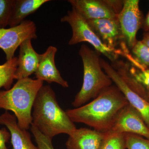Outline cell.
I'll return each instance as SVG.
<instances>
[{
    "label": "cell",
    "instance_id": "22",
    "mask_svg": "<svg viewBox=\"0 0 149 149\" xmlns=\"http://www.w3.org/2000/svg\"><path fill=\"white\" fill-rule=\"evenodd\" d=\"M14 0H0V29L8 25Z\"/></svg>",
    "mask_w": 149,
    "mask_h": 149
},
{
    "label": "cell",
    "instance_id": "12",
    "mask_svg": "<svg viewBox=\"0 0 149 149\" xmlns=\"http://www.w3.org/2000/svg\"><path fill=\"white\" fill-rule=\"evenodd\" d=\"M57 49L49 46L40 56V62L35 74L37 79L49 83H55L64 88L69 87L68 83L61 75L55 63V56Z\"/></svg>",
    "mask_w": 149,
    "mask_h": 149
},
{
    "label": "cell",
    "instance_id": "10",
    "mask_svg": "<svg viewBox=\"0 0 149 149\" xmlns=\"http://www.w3.org/2000/svg\"><path fill=\"white\" fill-rule=\"evenodd\" d=\"M100 63L104 71L121 91L129 104L139 112L149 128V102L131 90L108 62L100 58Z\"/></svg>",
    "mask_w": 149,
    "mask_h": 149
},
{
    "label": "cell",
    "instance_id": "1",
    "mask_svg": "<svg viewBox=\"0 0 149 149\" xmlns=\"http://www.w3.org/2000/svg\"><path fill=\"white\" fill-rule=\"evenodd\" d=\"M128 104L119 89L112 85L93 101L66 112L73 123H84L104 133L111 130L119 113Z\"/></svg>",
    "mask_w": 149,
    "mask_h": 149
},
{
    "label": "cell",
    "instance_id": "18",
    "mask_svg": "<svg viewBox=\"0 0 149 149\" xmlns=\"http://www.w3.org/2000/svg\"><path fill=\"white\" fill-rule=\"evenodd\" d=\"M17 66V57H14L0 65V89H10L15 80V74Z\"/></svg>",
    "mask_w": 149,
    "mask_h": 149
},
{
    "label": "cell",
    "instance_id": "23",
    "mask_svg": "<svg viewBox=\"0 0 149 149\" xmlns=\"http://www.w3.org/2000/svg\"><path fill=\"white\" fill-rule=\"evenodd\" d=\"M30 130L35 137L39 149H54L52 144V139L47 137L37 129L33 125L31 124Z\"/></svg>",
    "mask_w": 149,
    "mask_h": 149
},
{
    "label": "cell",
    "instance_id": "15",
    "mask_svg": "<svg viewBox=\"0 0 149 149\" xmlns=\"http://www.w3.org/2000/svg\"><path fill=\"white\" fill-rule=\"evenodd\" d=\"M0 125H5L8 129L13 149H39L32 143L29 132L19 126L14 114L6 111L0 115Z\"/></svg>",
    "mask_w": 149,
    "mask_h": 149
},
{
    "label": "cell",
    "instance_id": "25",
    "mask_svg": "<svg viewBox=\"0 0 149 149\" xmlns=\"http://www.w3.org/2000/svg\"><path fill=\"white\" fill-rule=\"evenodd\" d=\"M10 138V133L5 128L0 129V149H8L6 143Z\"/></svg>",
    "mask_w": 149,
    "mask_h": 149
},
{
    "label": "cell",
    "instance_id": "24",
    "mask_svg": "<svg viewBox=\"0 0 149 149\" xmlns=\"http://www.w3.org/2000/svg\"><path fill=\"white\" fill-rule=\"evenodd\" d=\"M107 3L108 4L112 10L116 15L120 13L122 10L124 4V1L120 0H105Z\"/></svg>",
    "mask_w": 149,
    "mask_h": 149
},
{
    "label": "cell",
    "instance_id": "21",
    "mask_svg": "<svg viewBox=\"0 0 149 149\" xmlns=\"http://www.w3.org/2000/svg\"><path fill=\"white\" fill-rule=\"evenodd\" d=\"M126 149H149V139L131 133H126Z\"/></svg>",
    "mask_w": 149,
    "mask_h": 149
},
{
    "label": "cell",
    "instance_id": "14",
    "mask_svg": "<svg viewBox=\"0 0 149 149\" xmlns=\"http://www.w3.org/2000/svg\"><path fill=\"white\" fill-rule=\"evenodd\" d=\"M40 56L32 47L31 40H25L19 46L15 80L27 78L35 73L40 62Z\"/></svg>",
    "mask_w": 149,
    "mask_h": 149
},
{
    "label": "cell",
    "instance_id": "20",
    "mask_svg": "<svg viewBox=\"0 0 149 149\" xmlns=\"http://www.w3.org/2000/svg\"><path fill=\"white\" fill-rule=\"evenodd\" d=\"M134 58L144 69H149V49L141 41H138L131 49Z\"/></svg>",
    "mask_w": 149,
    "mask_h": 149
},
{
    "label": "cell",
    "instance_id": "9",
    "mask_svg": "<svg viewBox=\"0 0 149 149\" xmlns=\"http://www.w3.org/2000/svg\"><path fill=\"white\" fill-rule=\"evenodd\" d=\"M111 65L131 90L149 102V69H139L127 61L118 60Z\"/></svg>",
    "mask_w": 149,
    "mask_h": 149
},
{
    "label": "cell",
    "instance_id": "5",
    "mask_svg": "<svg viewBox=\"0 0 149 149\" xmlns=\"http://www.w3.org/2000/svg\"><path fill=\"white\" fill-rule=\"evenodd\" d=\"M61 21L67 22L72 29V36L68 42L69 45H74L82 42L89 43L96 51L106 57L111 63L118 60L120 56H122L121 54L106 47L86 20L74 8L68 11L67 14L62 17Z\"/></svg>",
    "mask_w": 149,
    "mask_h": 149
},
{
    "label": "cell",
    "instance_id": "11",
    "mask_svg": "<svg viewBox=\"0 0 149 149\" xmlns=\"http://www.w3.org/2000/svg\"><path fill=\"white\" fill-rule=\"evenodd\" d=\"M109 131L133 133L149 139V127L139 112L129 104L119 113Z\"/></svg>",
    "mask_w": 149,
    "mask_h": 149
},
{
    "label": "cell",
    "instance_id": "27",
    "mask_svg": "<svg viewBox=\"0 0 149 149\" xmlns=\"http://www.w3.org/2000/svg\"><path fill=\"white\" fill-rule=\"evenodd\" d=\"M141 41L149 49V32L144 33L143 40Z\"/></svg>",
    "mask_w": 149,
    "mask_h": 149
},
{
    "label": "cell",
    "instance_id": "16",
    "mask_svg": "<svg viewBox=\"0 0 149 149\" xmlns=\"http://www.w3.org/2000/svg\"><path fill=\"white\" fill-rule=\"evenodd\" d=\"M104 133L85 128L76 129L65 143L67 149H99Z\"/></svg>",
    "mask_w": 149,
    "mask_h": 149
},
{
    "label": "cell",
    "instance_id": "6",
    "mask_svg": "<svg viewBox=\"0 0 149 149\" xmlns=\"http://www.w3.org/2000/svg\"><path fill=\"white\" fill-rule=\"evenodd\" d=\"M106 47L121 54L127 60L132 57L122 35L118 17L86 20Z\"/></svg>",
    "mask_w": 149,
    "mask_h": 149
},
{
    "label": "cell",
    "instance_id": "3",
    "mask_svg": "<svg viewBox=\"0 0 149 149\" xmlns=\"http://www.w3.org/2000/svg\"><path fill=\"white\" fill-rule=\"evenodd\" d=\"M43 83L42 80L27 77L17 80L9 90L0 91V109L13 112L22 129L30 128L33 104Z\"/></svg>",
    "mask_w": 149,
    "mask_h": 149
},
{
    "label": "cell",
    "instance_id": "2",
    "mask_svg": "<svg viewBox=\"0 0 149 149\" xmlns=\"http://www.w3.org/2000/svg\"><path fill=\"white\" fill-rule=\"evenodd\" d=\"M32 123L41 133L53 139L61 133L71 135L77 129L66 111L59 105L50 85H43L33 106Z\"/></svg>",
    "mask_w": 149,
    "mask_h": 149
},
{
    "label": "cell",
    "instance_id": "8",
    "mask_svg": "<svg viewBox=\"0 0 149 149\" xmlns=\"http://www.w3.org/2000/svg\"><path fill=\"white\" fill-rule=\"evenodd\" d=\"M139 2V0H124L122 10L118 15L122 35L130 50L138 41L137 33L143 23Z\"/></svg>",
    "mask_w": 149,
    "mask_h": 149
},
{
    "label": "cell",
    "instance_id": "19",
    "mask_svg": "<svg viewBox=\"0 0 149 149\" xmlns=\"http://www.w3.org/2000/svg\"><path fill=\"white\" fill-rule=\"evenodd\" d=\"M126 133H104L99 149H125Z\"/></svg>",
    "mask_w": 149,
    "mask_h": 149
},
{
    "label": "cell",
    "instance_id": "17",
    "mask_svg": "<svg viewBox=\"0 0 149 149\" xmlns=\"http://www.w3.org/2000/svg\"><path fill=\"white\" fill-rule=\"evenodd\" d=\"M49 0H14L8 25L15 27L28 15L34 13Z\"/></svg>",
    "mask_w": 149,
    "mask_h": 149
},
{
    "label": "cell",
    "instance_id": "26",
    "mask_svg": "<svg viewBox=\"0 0 149 149\" xmlns=\"http://www.w3.org/2000/svg\"><path fill=\"white\" fill-rule=\"evenodd\" d=\"M143 29L145 32H149V11L143 24Z\"/></svg>",
    "mask_w": 149,
    "mask_h": 149
},
{
    "label": "cell",
    "instance_id": "7",
    "mask_svg": "<svg viewBox=\"0 0 149 149\" xmlns=\"http://www.w3.org/2000/svg\"><path fill=\"white\" fill-rule=\"evenodd\" d=\"M37 38L35 22L24 20L15 27L0 29V48L5 53L6 61L10 60L14 57L17 49L24 41Z\"/></svg>",
    "mask_w": 149,
    "mask_h": 149
},
{
    "label": "cell",
    "instance_id": "13",
    "mask_svg": "<svg viewBox=\"0 0 149 149\" xmlns=\"http://www.w3.org/2000/svg\"><path fill=\"white\" fill-rule=\"evenodd\" d=\"M68 2L86 20L118 17L105 0H69Z\"/></svg>",
    "mask_w": 149,
    "mask_h": 149
},
{
    "label": "cell",
    "instance_id": "4",
    "mask_svg": "<svg viewBox=\"0 0 149 149\" xmlns=\"http://www.w3.org/2000/svg\"><path fill=\"white\" fill-rule=\"evenodd\" d=\"M79 54L83 61L84 77L81 90L72 103L75 108L84 105L92 99L96 98L113 83L101 66L100 56L101 54L85 45L80 47Z\"/></svg>",
    "mask_w": 149,
    "mask_h": 149
}]
</instances>
